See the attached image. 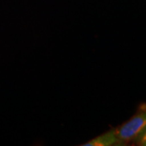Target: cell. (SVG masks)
<instances>
[{
  "instance_id": "1",
  "label": "cell",
  "mask_w": 146,
  "mask_h": 146,
  "mask_svg": "<svg viewBox=\"0 0 146 146\" xmlns=\"http://www.w3.org/2000/svg\"><path fill=\"white\" fill-rule=\"evenodd\" d=\"M146 127V103H141L130 119L115 127L119 145H126L133 142Z\"/></svg>"
},
{
  "instance_id": "3",
  "label": "cell",
  "mask_w": 146,
  "mask_h": 146,
  "mask_svg": "<svg viewBox=\"0 0 146 146\" xmlns=\"http://www.w3.org/2000/svg\"><path fill=\"white\" fill-rule=\"evenodd\" d=\"M133 143L136 145L145 146L146 145V127L141 132L139 136L136 137V139L133 141Z\"/></svg>"
},
{
  "instance_id": "2",
  "label": "cell",
  "mask_w": 146,
  "mask_h": 146,
  "mask_svg": "<svg viewBox=\"0 0 146 146\" xmlns=\"http://www.w3.org/2000/svg\"><path fill=\"white\" fill-rule=\"evenodd\" d=\"M119 145L118 139L116 136L115 128L104 132L100 136H96L92 140L87 141L81 145V146H110Z\"/></svg>"
},
{
  "instance_id": "4",
  "label": "cell",
  "mask_w": 146,
  "mask_h": 146,
  "mask_svg": "<svg viewBox=\"0 0 146 146\" xmlns=\"http://www.w3.org/2000/svg\"><path fill=\"white\" fill-rule=\"evenodd\" d=\"M145 146H146V145H145Z\"/></svg>"
}]
</instances>
